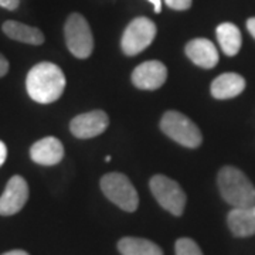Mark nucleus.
I'll use <instances>...</instances> for the list:
<instances>
[{
    "label": "nucleus",
    "mask_w": 255,
    "mask_h": 255,
    "mask_svg": "<svg viewBox=\"0 0 255 255\" xmlns=\"http://www.w3.org/2000/svg\"><path fill=\"white\" fill-rule=\"evenodd\" d=\"M153 7H155V13H160L162 11V0H149Z\"/></svg>",
    "instance_id": "24"
},
{
    "label": "nucleus",
    "mask_w": 255,
    "mask_h": 255,
    "mask_svg": "<svg viewBox=\"0 0 255 255\" xmlns=\"http://www.w3.org/2000/svg\"><path fill=\"white\" fill-rule=\"evenodd\" d=\"M160 129L164 135L186 147H199L203 142V135L197 125L177 111H167L162 117Z\"/></svg>",
    "instance_id": "3"
},
{
    "label": "nucleus",
    "mask_w": 255,
    "mask_h": 255,
    "mask_svg": "<svg viewBox=\"0 0 255 255\" xmlns=\"http://www.w3.org/2000/svg\"><path fill=\"white\" fill-rule=\"evenodd\" d=\"M26 90L28 97L38 104L55 102L65 90L63 70L48 61L36 64L27 74Z\"/></svg>",
    "instance_id": "1"
},
{
    "label": "nucleus",
    "mask_w": 255,
    "mask_h": 255,
    "mask_svg": "<svg viewBox=\"0 0 255 255\" xmlns=\"http://www.w3.org/2000/svg\"><path fill=\"white\" fill-rule=\"evenodd\" d=\"M246 88V80L236 73L219 75L211 84V95L217 100H230L240 95Z\"/></svg>",
    "instance_id": "14"
},
{
    "label": "nucleus",
    "mask_w": 255,
    "mask_h": 255,
    "mask_svg": "<svg viewBox=\"0 0 255 255\" xmlns=\"http://www.w3.org/2000/svg\"><path fill=\"white\" fill-rule=\"evenodd\" d=\"M156 31L157 27L155 21H152L150 18H133L122 34V40H121L122 51L127 55H136L142 53L155 40Z\"/></svg>",
    "instance_id": "7"
},
{
    "label": "nucleus",
    "mask_w": 255,
    "mask_h": 255,
    "mask_svg": "<svg viewBox=\"0 0 255 255\" xmlns=\"http://www.w3.org/2000/svg\"><path fill=\"white\" fill-rule=\"evenodd\" d=\"M31 160L41 166H54L60 163L64 157V146L60 139L47 136L37 140L30 149Z\"/></svg>",
    "instance_id": "11"
},
{
    "label": "nucleus",
    "mask_w": 255,
    "mask_h": 255,
    "mask_svg": "<svg viewBox=\"0 0 255 255\" xmlns=\"http://www.w3.org/2000/svg\"><path fill=\"white\" fill-rule=\"evenodd\" d=\"M167 78V68L163 63L150 60L139 64L132 73V82L139 90L155 91L160 88Z\"/></svg>",
    "instance_id": "10"
},
{
    "label": "nucleus",
    "mask_w": 255,
    "mask_h": 255,
    "mask_svg": "<svg viewBox=\"0 0 255 255\" xmlns=\"http://www.w3.org/2000/svg\"><path fill=\"white\" fill-rule=\"evenodd\" d=\"M186 55L201 68H213L219 63V51L207 38H194L186 44Z\"/></svg>",
    "instance_id": "12"
},
{
    "label": "nucleus",
    "mask_w": 255,
    "mask_h": 255,
    "mask_svg": "<svg viewBox=\"0 0 255 255\" xmlns=\"http://www.w3.org/2000/svg\"><path fill=\"white\" fill-rule=\"evenodd\" d=\"M1 28H3V33L9 38L20 41V43H26L31 46H40L44 43V34L37 27L27 26L24 23L9 20L3 23Z\"/></svg>",
    "instance_id": "15"
},
{
    "label": "nucleus",
    "mask_w": 255,
    "mask_h": 255,
    "mask_svg": "<svg viewBox=\"0 0 255 255\" xmlns=\"http://www.w3.org/2000/svg\"><path fill=\"white\" fill-rule=\"evenodd\" d=\"M28 199L27 182L21 176L10 179L3 194L0 196V216H13L24 207Z\"/></svg>",
    "instance_id": "8"
},
{
    "label": "nucleus",
    "mask_w": 255,
    "mask_h": 255,
    "mask_svg": "<svg viewBox=\"0 0 255 255\" xmlns=\"http://www.w3.org/2000/svg\"><path fill=\"white\" fill-rule=\"evenodd\" d=\"M164 3L173 10H187L191 7L193 0H164Z\"/></svg>",
    "instance_id": "19"
},
{
    "label": "nucleus",
    "mask_w": 255,
    "mask_h": 255,
    "mask_svg": "<svg viewBox=\"0 0 255 255\" xmlns=\"http://www.w3.org/2000/svg\"><path fill=\"white\" fill-rule=\"evenodd\" d=\"M110 125V118L104 111L85 112L71 121L70 130L78 139H90L104 133Z\"/></svg>",
    "instance_id": "9"
},
{
    "label": "nucleus",
    "mask_w": 255,
    "mask_h": 255,
    "mask_svg": "<svg viewBox=\"0 0 255 255\" xmlns=\"http://www.w3.org/2000/svg\"><path fill=\"white\" fill-rule=\"evenodd\" d=\"M20 4V0H0V6L3 9L16 10Z\"/></svg>",
    "instance_id": "20"
},
{
    "label": "nucleus",
    "mask_w": 255,
    "mask_h": 255,
    "mask_svg": "<svg viewBox=\"0 0 255 255\" xmlns=\"http://www.w3.org/2000/svg\"><path fill=\"white\" fill-rule=\"evenodd\" d=\"M9 71V61L4 58V55L0 54V78L4 77Z\"/></svg>",
    "instance_id": "21"
},
{
    "label": "nucleus",
    "mask_w": 255,
    "mask_h": 255,
    "mask_svg": "<svg viewBox=\"0 0 255 255\" xmlns=\"http://www.w3.org/2000/svg\"><path fill=\"white\" fill-rule=\"evenodd\" d=\"M1 255H28L26 251H23V250H13V251H9V253H4V254Z\"/></svg>",
    "instance_id": "25"
},
{
    "label": "nucleus",
    "mask_w": 255,
    "mask_h": 255,
    "mask_svg": "<svg viewBox=\"0 0 255 255\" xmlns=\"http://www.w3.org/2000/svg\"><path fill=\"white\" fill-rule=\"evenodd\" d=\"M228 228L236 237H251L255 234V203L246 207H234L227 216Z\"/></svg>",
    "instance_id": "13"
},
{
    "label": "nucleus",
    "mask_w": 255,
    "mask_h": 255,
    "mask_svg": "<svg viewBox=\"0 0 255 255\" xmlns=\"http://www.w3.org/2000/svg\"><path fill=\"white\" fill-rule=\"evenodd\" d=\"M101 190L108 200L128 213H133L139 206L136 189L125 174L107 173L101 179Z\"/></svg>",
    "instance_id": "4"
},
{
    "label": "nucleus",
    "mask_w": 255,
    "mask_h": 255,
    "mask_svg": "<svg viewBox=\"0 0 255 255\" xmlns=\"http://www.w3.org/2000/svg\"><path fill=\"white\" fill-rule=\"evenodd\" d=\"M65 44L77 58H88L94 50V37L88 21L80 13L70 14L64 26Z\"/></svg>",
    "instance_id": "5"
},
{
    "label": "nucleus",
    "mask_w": 255,
    "mask_h": 255,
    "mask_svg": "<svg viewBox=\"0 0 255 255\" xmlns=\"http://www.w3.org/2000/svg\"><path fill=\"white\" fill-rule=\"evenodd\" d=\"M176 255H203L200 247L196 244L191 238H180L176 241L174 246Z\"/></svg>",
    "instance_id": "18"
},
{
    "label": "nucleus",
    "mask_w": 255,
    "mask_h": 255,
    "mask_svg": "<svg viewBox=\"0 0 255 255\" xmlns=\"http://www.w3.org/2000/svg\"><path fill=\"white\" fill-rule=\"evenodd\" d=\"M221 197L233 207H246L255 203V187L237 167L226 166L217 177Z\"/></svg>",
    "instance_id": "2"
},
{
    "label": "nucleus",
    "mask_w": 255,
    "mask_h": 255,
    "mask_svg": "<svg viewBox=\"0 0 255 255\" xmlns=\"http://www.w3.org/2000/svg\"><path fill=\"white\" fill-rule=\"evenodd\" d=\"M247 28H248V31L251 33V36L255 38V17H251L247 21Z\"/></svg>",
    "instance_id": "23"
},
{
    "label": "nucleus",
    "mask_w": 255,
    "mask_h": 255,
    "mask_svg": "<svg viewBox=\"0 0 255 255\" xmlns=\"http://www.w3.org/2000/svg\"><path fill=\"white\" fill-rule=\"evenodd\" d=\"M216 34H217L219 44L224 54L228 55V57L238 54V51L241 48L243 38H241L240 28L236 24H233V23H221L217 27V30H216Z\"/></svg>",
    "instance_id": "16"
},
{
    "label": "nucleus",
    "mask_w": 255,
    "mask_h": 255,
    "mask_svg": "<svg viewBox=\"0 0 255 255\" xmlns=\"http://www.w3.org/2000/svg\"><path fill=\"white\" fill-rule=\"evenodd\" d=\"M6 159H7V146L4 145V142L0 140V167L6 162Z\"/></svg>",
    "instance_id": "22"
},
{
    "label": "nucleus",
    "mask_w": 255,
    "mask_h": 255,
    "mask_svg": "<svg viewBox=\"0 0 255 255\" xmlns=\"http://www.w3.org/2000/svg\"><path fill=\"white\" fill-rule=\"evenodd\" d=\"M118 250L122 255H163L157 244L137 237L122 238L118 243Z\"/></svg>",
    "instance_id": "17"
},
{
    "label": "nucleus",
    "mask_w": 255,
    "mask_h": 255,
    "mask_svg": "<svg viewBox=\"0 0 255 255\" xmlns=\"http://www.w3.org/2000/svg\"><path fill=\"white\" fill-rule=\"evenodd\" d=\"M149 186L152 194L164 210L177 217L182 216L186 206V193L179 183L163 174H155L150 179Z\"/></svg>",
    "instance_id": "6"
}]
</instances>
